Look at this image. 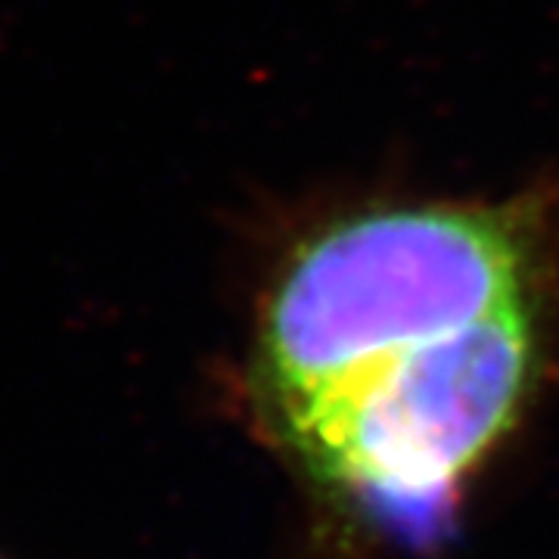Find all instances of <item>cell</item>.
Segmentation results:
<instances>
[{
  "label": "cell",
  "instance_id": "6da1fadb",
  "mask_svg": "<svg viewBox=\"0 0 559 559\" xmlns=\"http://www.w3.org/2000/svg\"><path fill=\"white\" fill-rule=\"evenodd\" d=\"M544 224L522 205H401L342 218L283 261L255 377L274 414L463 326L535 305Z\"/></svg>",
  "mask_w": 559,
  "mask_h": 559
},
{
  "label": "cell",
  "instance_id": "7a4b0ae2",
  "mask_svg": "<svg viewBox=\"0 0 559 559\" xmlns=\"http://www.w3.org/2000/svg\"><path fill=\"white\" fill-rule=\"evenodd\" d=\"M535 352V305L513 308L404 348L280 423L320 469L392 498H426L510 426Z\"/></svg>",
  "mask_w": 559,
  "mask_h": 559
}]
</instances>
